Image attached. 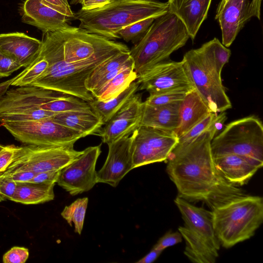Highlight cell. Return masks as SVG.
Masks as SVG:
<instances>
[{
    "instance_id": "34",
    "label": "cell",
    "mask_w": 263,
    "mask_h": 263,
    "mask_svg": "<svg viewBox=\"0 0 263 263\" xmlns=\"http://www.w3.org/2000/svg\"><path fill=\"white\" fill-rule=\"evenodd\" d=\"M155 19L153 17L144 19L125 27L118 33L120 39L136 44L145 35Z\"/></svg>"
},
{
    "instance_id": "3",
    "label": "cell",
    "mask_w": 263,
    "mask_h": 263,
    "mask_svg": "<svg viewBox=\"0 0 263 263\" xmlns=\"http://www.w3.org/2000/svg\"><path fill=\"white\" fill-rule=\"evenodd\" d=\"M168 12L167 2L156 0H112L105 6L91 10H80L74 17L79 28L112 40L120 39L118 33L136 22L156 18Z\"/></svg>"
},
{
    "instance_id": "14",
    "label": "cell",
    "mask_w": 263,
    "mask_h": 263,
    "mask_svg": "<svg viewBox=\"0 0 263 263\" xmlns=\"http://www.w3.org/2000/svg\"><path fill=\"white\" fill-rule=\"evenodd\" d=\"M136 80L138 90L149 93L195 88L182 60L160 63L139 76Z\"/></svg>"
},
{
    "instance_id": "22",
    "label": "cell",
    "mask_w": 263,
    "mask_h": 263,
    "mask_svg": "<svg viewBox=\"0 0 263 263\" xmlns=\"http://www.w3.org/2000/svg\"><path fill=\"white\" fill-rule=\"evenodd\" d=\"M211 112L197 90H190L179 103V123L175 133L179 138Z\"/></svg>"
},
{
    "instance_id": "20",
    "label": "cell",
    "mask_w": 263,
    "mask_h": 263,
    "mask_svg": "<svg viewBox=\"0 0 263 263\" xmlns=\"http://www.w3.org/2000/svg\"><path fill=\"white\" fill-rule=\"evenodd\" d=\"M212 0H168V12L183 24L190 37L194 40L206 19Z\"/></svg>"
},
{
    "instance_id": "42",
    "label": "cell",
    "mask_w": 263,
    "mask_h": 263,
    "mask_svg": "<svg viewBox=\"0 0 263 263\" xmlns=\"http://www.w3.org/2000/svg\"><path fill=\"white\" fill-rule=\"evenodd\" d=\"M60 170L37 173L30 181L33 183H54L58 180Z\"/></svg>"
},
{
    "instance_id": "7",
    "label": "cell",
    "mask_w": 263,
    "mask_h": 263,
    "mask_svg": "<svg viewBox=\"0 0 263 263\" xmlns=\"http://www.w3.org/2000/svg\"><path fill=\"white\" fill-rule=\"evenodd\" d=\"M214 157L227 154L241 156L261 168L263 165V125L250 116L228 124L211 141Z\"/></svg>"
},
{
    "instance_id": "51",
    "label": "cell",
    "mask_w": 263,
    "mask_h": 263,
    "mask_svg": "<svg viewBox=\"0 0 263 263\" xmlns=\"http://www.w3.org/2000/svg\"><path fill=\"white\" fill-rule=\"evenodd\" d=\"M63 1H64V2L67 4L69 5V3H68V0H63Z\"/></svg>"
},
{
    "instance_id": "5",
    "label": "cell",
    "mask_w": 263,
    "mask_h": 263,
    "mask_svg": "<svg viewBox=\"0 0 263 263\" xmlns=\"http://www.w3.org/2000/svg\"><path fill=\"white\" fill-rule=\"evenodd\" d=\"M216 235L228 249L251 238L263 221V199L247 194L212 210Z\"/></svg>"
},
{
    "instance_id": "28",
    "label": "cell",
    "mask_w": 263,
    "mask_h": 263,
    "mask_svg": "<svg viewBox=\"0 0 263 263\" xmlns=\"http://www.w3.org/2000/svg\"><path fill=\"white\" fill-rule=\"evenodd\" d=\"M132 60L129 51L120 52L104 61L93 69L88 77L85 84L86 88L91 92L102 77Z\"/></svg>"
},
{
    "instance_id": "26",
    "label": "cell",
    "mask_w": 263,
    "mask_h": 263,
    "mask_svg": "<svg viewBox=\"0 0 263 263\" xmlns=\"http://www.w3.org/2000/svg\"><path fill=\"white\" fill-rule=\"evenodd\" d=\"M138 88L139 84L135 81L118 95L108 100L101 101L95 99L89 103L105 124L139 90Z\"/></svg>"
},
{
    "instance_id": "39",
    "label": "cell",
    "mask_w": 263,
    "mask_h": 263,
    "mask_svg": "<svg viewBox=\"0 0 263 263\" xmlns=\"http://www.w3.org/2000/svg\"><path fill=\"white\" fill-rule=\"evenodd\" d=\"M17 186V182L7 175L0 174V195L5 199L11 200Z\"/></svg>"
},
{
    "instance_id": "17",
    "label": "cell",
    "mask_w": 263,
    "mask_h": 263,
    "mask_svg": "<svg viewBox=\"0 0 263 263\" xmlns=\"http://www.w3.org/2000/svg\"><path fill=\"white\" fill-rule=\"evenodd\" d=\"M250 0H221L216 11L215 19L219 24L222 44L230 47L246 23L252 16Z\"/></svg>"
},
{
    "instance_id": "4",
    "label": "cell",
    "mask_w": 263,
    "mask_h": 263,
    "mask_svg": "<svg viewBox=\"0 0 263 263\" xmlns=\"http://www.w3.org/2000/svg\"><path fill=\"white\" fill-rule=\"evenodd\" d=\"M189 38L184 25L175 15L167 12L155 18L145 35L129 50L137 76L167 61Z\"/></svg>"
},
{
    "instance_id": "9",
    "label": "cell",
    "mask_w": 263,
    "mask_h": 263,
    "mask_svg": "<svg viewBox=\"0 0 263 263\" xmlns=\"http://www.w3.org/2000/svg\"><path fill=\"white\" fill-rule=\"evenodd\" d=\"M17 140L27 145L58 146L74 144L85 137L81 133L56 122L52 117L24 121L1 122Z\"/></svg>"
},
{
    "instance_id": "16",
    "label": "cell",
    "mask_w": 263,
    "mask_h": 263,
    "mask_svg": "<svg viewBox=\"0 0 263 263\" xmlns=\"http://www.w3.org/2000/svg\"><path fill=\"white\" fill-rule=\"evenodd\" d=\"M131 135L109 143L106 161L97 172V183L117 186L122 178L134 168Z\"/></svg>"
},
{
    "instance_id": "47",
    "label": "cell",
    "mask_w": 263,
    "mask_h": 263,
    "mask_svg": "<svg viewBox=\"0 0 263 263\" xmlns=\"http://www.w3.org/2000/svg\"><path fill=\"white\" fill-rule=\"evenodd\" d=\"M13 79H10L7 81L0 83V97L5 93L8 90V88L11 85Z\"/></svg>"
},
{
    "instance_id": "15",
    "label": "cell",
    "mask_w": 263,
    "mask_h": 263,
    "mask_svg": "<svg viewBox=\"0 0 263 263\" xmlns=\"http://www.w3.org/2000/svg\"><path fill=\"white\" fill-rule=\"evenodd\" d=\"M144 102L141 94H135L98 133L102 142L108 144L129 136L140 125Z\"/></svg>"
},
{
    "instance_id": "27",
    "label": "cell",
    "mask_w": 263,
    "mask_h": 263,
    "mask_svg": "<svg viewBox=\"0 0 263 263\" xmlns=\"http://www.w3.org/2000/svg\"><path fill=\"white\" fill-rule=\"evenodd\" d=\"M137 74L134 70V66H132L121 71L106 84L91 93L95 99L105 101L122 92L131 83L137 79Z\"/></svg>"
},
{
    "instance_id": "46",
    "label": "cell",
    "mask_w": 263,
    "mask_h": 263,
    "mask_svg": "<svg viewBox=\"0 0 263 263\" xmlns=\"http://www.w3.org/2000/svg\"><path fill=\"white\" fill-rule=\"evenodd\" d=\"M261 0H251L250 2V11L252 16H256L260 20Z\"/></svg>"
},
{
    "instance_id": "12",
    "label": "cell",
    "mask_w": 263,
    "mask_h": 263,
    "mask_svg": "<svg viewBox=\"0 0 263 263\" xmlns=\"http://www.w3.org/2000/svg\"><path fill=\"white\" fill-rule=\"evenodd\" d=\"M134 168L166 161L178 143L173 131L139 126L131 134Z\"/></svg>"
},
{
    "instance_id": "31",
    "label": "cell",
    "mask_w": 263,
    "mask_h": 263,
    "mask_svg": "<svg viewBox=\"0 0 263 263\" xmlns=\"http://www.w3.org/2000/svg\"><path fill=\"white\" fill-rule=\"evenodd\" d=\"M41 51V50H40ZM48 67V63L40 52L35 60L18 75L13 78L12 86L30 85L43 74Z\"/></svg>"
},
{
    "instance_id": "36",
    "label": "cell",
    "mask_w": 263,
    "mask_h": 263,
    "mask_svg": "<svg viewBox=\"0 0 263 263\" xmlns=\"http://www.w3.org/2000/svg\"><path fill=\"white\" fill-rule=\"evenodd\" d=\"M21 67L15 59L0 49V78L8 77Z\"/></svg>"
},
{
    "instance_id": "1",
    "label": "cell",
    "mask_w": 263,
    "mask_h": 263,
    "mask_svg": "<svg viewBox=\"0 0 263 263\" xmlns=\"http://www.w3.org/2000/svg\"><path fill=\"white\" fill-rule=\"evenodd\" d=\"M218 131L213 128L189 143L177 144L166 161L178 196L190 202H202L211 210L246 194L227 181L215 165L211 143Z\"/></svg>"
},
{
    "instance_id": "37",
    "label": "cell",
    "mask_w": 263,
    "mask_h": 263,
    "mask_svg": "<svg viewBox=\"0 0 263 263\" xmlns=\"http://www.w3.org/2000/svg\"><path fill=\"white\" fill-rule=\"evenodd\" d=\"M29 250L27 248L13 247L3 257L4 263H24L29 257Z\"/></svg>"
},
{
    "instance_id": "41",
    "label": "cell",
    "mask_w": 263,
    "mask_h": 263,
    "mask_svg": "<svg viewBox=\"0 0 263 263\" xmlns=\"http://www.w3.org/2000/svg\"><path fill=\"white\" fill-rule=\"evenodd\" d=\"M42 2L49 7L65 15L68 18L74 17L69 5L63 0H41Z\"/></svg>"
},
{
    "instance_id": "43",
    "label": "cell",
    "mask_w": 263,
    "mask_h": 263,
    "mask_svg": "<svg viewBox=\"0 0 263 263\" xmlns=\"http://www.w3.org/2000/svg\"><path fill=\"white\" fill-rule=\"evenodd\" d=\"M36 174L30 171H17L2 174L8 176L17 183H22L30 182Z\"/></svg>"
},
{
    "instance_id": "2",
    "label": "cell",
    "mask_w": 263,
    "mask_h": 263,
    "mask_svg": "<svg viewBox=\"0 0 263 263\" xmlns=\"http://www.w3.org/2000/svg\"><path fill=\"white\" fill-rule=\"evenodd\" d=\"M42 42L40 52L48 62V67L30 85L61 92L88 102L95 98L85 84L93 69L112 56L129 51L125 45L101 52L86 60L67 63L64 60L60 31L43 33Z\"/></svg>"
},
{
    "instance_id": "13",
    "label": "cell",
    "mask_w": 263,
    "mask_h": 263,
    "mask_svg": "<svg viewBox=\"0 0 263 263\" xmlns=\"http://www.w3.org/2000/svg\"><path fill=\"white\" fill-rule=\"evenodd\" d=\"M101 145L90 146L60 170L58 184L74 196L91 190L97 183L96 164Z\"/></svg>"
},
{
    "instance_id": "40",
    "label": "cell",
    "mask_w": 263,
    "mask_h": 263,
    "mask_svg": "<svg viewBox=\"0 0 263 263\" xmlns=\"http://www.w3.org/2000/svg\"><path fill=\"white\" fill-rule=\"evenodd\" d=\"M18 147L14 145H7L0 151V174L6 170L12 161Z\"/></svg>"
},
{
    "instance_id": "29",
    "label": "cell",
    "mask_w": 263,
    "mask_h": 263,
    "mask_svg": "<svg viewBox=\"0 0 263 263\" xmlns=\"http://www.w3.org/2000/svg\"><path fill=\"white\" fill-rule=\"evenodd\" d=\"M227 119L225 112H211L205 118L192 127L185 134L178 138V144H183L190 142L203 132L213 128L219 130L222 128Z\"/></svg>"
},
{
    "instance_id": "35",
    "label": "cell",
    "mask_w": 263,
    "mask_h": 263,
    "mask_svg": "<svg viewBox=\"0 0 263 263\" xmlns=\"http://www.w3.org/2000/svg\"><path fill=\"white\" fill-rule=\"evenodd\" d=\"M190 91L181 89L149 93V96L144 102L151 106L180 103Z\"/></svg>"
},
{
    "instance_id": "8",
    "label": "cell",
    "mask_w": 263,
    "mask_h": 263,
    "mask_svg": "<svg viewBox=\"0 0 263 263\" xmlns=\"http://www.w3.org/2000/svg\"><path fill=\"white\" fill-rule=\"evenodd\" d=\"M182 60L195 89L212 112L220 113L232 108L221 75L201 47L186 52Z\"/></svg>"
},
{
    "instance_id": "10",
    "label": "cell",
    "mask_w": 263,
    "mask_h": 263,
    "mask_svg": "<svg viewBox=\"0 0 263 263\" xmlns=\"http://www.w3.org/2000/svg\"><path fill=\"white\" fill-rule=\"evenodd\" d=\"M73 145L18 146L12 161L2 174L17 171L37 173L61 170L82 153V151L75 150Z\"/></svg>"
},
{
    "instance_id": "44",
    "label": "cell",
    "mask_w": 263,
    "mask_h": 263,
    "mask_svg": "<svg viewBox=\"0 0 263 263\" xmlns=\"http://www.w3.org/2000/svg\"><path fill=\"white\" fill-rule=\"evenodd\" d=\"M112 0H87L83 3L82 10H91L101 8L109 4Z\"/></svg>"
},
{
    "instance_id": "38",
    "label": "cell",
    "mask_w": 263,
    "mask_h": 263,
    "mask_svg": "<svg viewBox=\"0 0 263 263\" xmlns=\"http://www.w3.org/2000/svg\"><path fill=\"white\" fill-rule=\"evenodd\" d=\"M182 240V237L179 231H170L161 237L154 247L163 251L168 247L181 242Z\"/></svg>"
},
{
    "instance_id": "24",
    "label": "cell",
    "mask_w": 263,
    "mask_h": 263,
    "mask_svg": "<svg viewBox=\"0 0 263 263\" xmlns=\"http://www.w3.org/2000/svg\"><path fill=\"white\" fill-rule=\"evenodd\" d=\"M179 103L151 106L144 102L140 126L175 132L179 123Z\"/></svg>"
},
{
    "instance_id": "30",
    "label": "cell",
    "mask_w": 263,
    "mask_h": 263,
    "mask_svg": "<svg viewBox=\"0 0 263 263\" xmlns=\"http://www.w3.org/2000/svg\"><path fill=\"white\" fill-rule=\"evenodd\" d=\"M201 47L217 72L221 75L222 68L229 60L231 50L216 37Z\"/></svg>"
},
{
    "instance_id": "23",
    "label": "cell",
    "mask_w": 263,
    "mask_h": 263,
    "mask_svg": "<svg viewBox=\"0 0 263 263\" xmlns=\"http://www.w3.org/2000/svg\"><path fill=\"white\" fill-rule=\"evenodd\" d=\"M53 120L78 132L84 137L98 133L104 124L99 115L92 109L56 113Z\"/></svg>"
},
{
    "instance_id": "49",
    "label": "cell",
    "mask_w": 263,
    "mask_h": 263,
    "mask_svg": "<svg viewBox=\"0 0 263 263\" xmlns=\"http://www.w3.org/2000/svg\"><path fill=\"white\" fill-rule=\"evenodd\" d=\"M5 199L1 195H0V202L5 200Z\"/></svg>"
},
{
    "instance_id": "18",
    "label": "cell",
    "mask_w": 263,
    "mask_h": 263,
    "mask_svg": "<svg viewBox=\"0 0 263 263\" xmlns=\"http://www.w3.org/2000/svg\"><path fill=\"white\" fill-rule=\"evenodd\" d=\"M22 21L43 33L67 30L68 17L44 4L41 0H26L22 7Z\"/></svg>"
},
{
    "instance_id": "48",
    "label": "cell",
    "mask_w": 263,
    "mask_h": 263,
    "mask_svg": "<svg viewBox=\"0 0 263 263\" xmlns=\"http://www.w3.org/2000/svg\"><path fill=\"white\" fill-rule=\"evenodd\" d=\"M86 1L87 0H71L70 4L72 5H77L78 4H82Z\"/></svg>"
},
{
    "instance_id": "25",
    "label": "cell",
    "mask_w": 263,
    "mask_h": 263,
    "mask_svg": "<svg viewBox=\"0 0 263 263\" xmlns=\"http://www.w3.org/2000/svg\"><path fill=\"white\" fill-rule=\"evenodd\" d=\"M54 183H17L15 192L10 200L25 204L42 203L54 198Z\"/></svg>"
},
{
    "instance_id": "19",
    "label": "cell",
    "mask_w": 263,
    "mask_h": 263,
    "mask_svg": "<svg viewBox=\"0 0 263 263\" xmlns=\"http://www.w3.org/2000/svg\"><path fill=\"white\" fill-rule=\"evenodd\" d=\"M42 42L22 32L0 34V49L26 68L39 55Z\"/></svg>"
},
{
    "instance_id": "32",
    "label": "cell",
    "mask_w": 263,
    "mask_h": 263,
    "mask_svg": "<svg viewBox=\"0 0 263 263\" xmlns=\"http://www.w3.org/2000/svg\"><path fill=\"white\" fill-rule=\"evenodd\" d=\"M87 197L78 198L69 205L66 206L61 212V216L72 226L74 223V232L81 235L84 225L87 208Z\"/></svg>"
},
{
    "instance_id": "45",
    "label": "cell",
    "mask_w": 263,
    "mask_h": 263,
    "mask_svg": "<svg viewBox=\"0 0 263 263\" xmlns=\"http://www.w3.org/2000/svg\"><path fill=\"white\" fill-rule=\"evenodd\" d=\"M163 250L157 249L154 247L143 257L136 261L137 263H151L155 261L160 256Z\"/></svg>"
},
{
    "instance_id": "11",
    "label": "cell",
    "mask_w": 263,
    "mask_h": 263,
    "mask_svg": "<svg viewBox=\"0 0 263 263\" xmlns=\"http://www.w3.org/2000/svg\"><path fill=\"white\" fill-rule=\"evenodd\" d=\"M70 96L41 87L28 85L8 90L0 97V117L13 121L31 118L36 110L53 100Z\"/></svg>"
},
{
    "instance_id": "21",
    "label": "cell",
    "mask_w": 263,
    "mask_h": 263,
    "mask_svg": "<svg viewBox=\"0 0 263 263\" xmlns=\"http://www.w3.org/2000/svg\"><path fill=\"white\" fill-rule=\"evenodd\" d=\"M215 165L224 179L237 186L247 184L259 168L239 155L227 154L214 157Z\"/></svg>"
},
{
    "instance_id": "6",
    "label": "cell",
    "mask_w": 263,
    "mask_h": 263,
    "mask_svg": "<svg viewBox=\"0 0 263 263\" xmlns=\"http://www.w3.org/2000/svg\"><path fill=\"white\" fill-rule=\"evenodd\" d=\"M174 202L184 221L178 231L185 241L184 255L193 262L214 263L221 245L214 230L212 211L178 196Z\"/></svg>"
},
{
    "instance_id": "50",
    "label": "cell",
    "mask_w": 263,
    "mask_h": 263,
    "mask_svg": "<svg viewBox=\"0 0 263 263\" xmlns=\"http://www.w3.org/2000/svg\"><path fill=\"white\" fill-rule=\"evenodd\" d=\"M4 147H5V146H3V145H2L0 144V151H1Z\"/></svg>"
},
{
    "instance_id": "33",
    "label": "cell",
    "mask_w": 263,
    "mask_h": 263,
    "mask_svg": "<svg viewBox=\"0 0 263 263\" xmlns=\"http://www.w3.org/2000/svg\"><path fill=\"white\" fill-rule=\"evenodd\" d=\"M43 109L56 114L92 108L88 102L70 96L51 101L46 104Z\"/></svg>"
}]
</instances>
